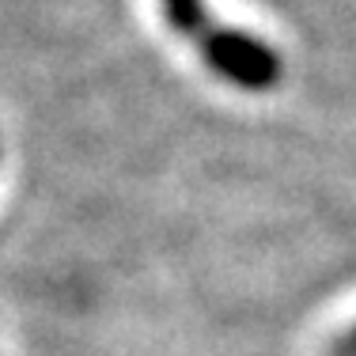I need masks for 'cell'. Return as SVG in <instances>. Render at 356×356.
Masks as SVG:
<instances>
[{"mask_svg": "<svg viewBox=\"0 0 356 356\" xmlns=\"http://www.w3.org/2000/svg\"><path fill=\"white\" fill-rule=\"evenodd\" d=\"M205 57L224 76H232L235 83H247V88H266L277 76V61L269 49H261L250 38L227 35V31H216L213 42L205 46Z\"/></svg>", "mask_w": 356, "mask_h": 356, "instance_id": "obj_1", "label": "cell"}, {"mask_svg": "<svg viewBox=\"0 0 356 356\" xmlns=\"http://www.w3.org/2000/svg\"><path fill=\"white\" fill-rule=\"evenodd\" d=\"M167 15H171V23L178 31L201 38V46L213 42V35L205 31V19H201V4H197V0H167Z\"/></svg>", "mask_w": 356, "mask_h": 356, "instance_id": "obj_2", "label": "cell"}]
</instances>
